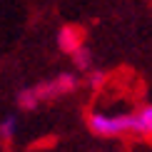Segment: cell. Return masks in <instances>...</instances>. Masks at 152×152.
I'll use <instances>...</instances> for the list:
<instances>
[{"instance_id":"cell-2","label":"cell","mask_w":152,"mask_h":152,"mask_svg":"<svg viewBox=\"0 0 152 152\" xmlns=\"http://www.w3.org/2000/svg\"><path fill=\"white\" fill-rule=\"evenodd\" d=\"M132 115H135V135L150 137V132H152V107L142 105L140 110L132 112Z\"/></svg>"},{"instance_id":"cell-3","label":"cell","mask_w":152,"mask_h":152,"mask_svg":"<svg viewBox=\"0 0 152 152\" xmlns=\"http://www.w3.org/2000/svg\"><path fill=\"white\" fill-rule=\"evenodd\" d=\"M60 45H62V50H70V53H75V50L80 48V40L75 37V30L72 28H65L60 33Z\"/></svg>"},{"instance_id":"cell-4","label":"cell","mask_w":152,"mask_h":152,"mask_svg":"<svg viewBox=\"0 0 152 152\" xmlns=\"http://www.w3.org/2000/svg\"><path fill=\"white\" fill-rule=\"evenodd\" d=\"M15 127H18V117L8 115L0 122V135H3V140H12V137H15Z\"/></svg>"},{"instance_id":"cell-1","label":"cell","mask_w":152,"mask_h":152,"mask_svg":"<svg viewBox=\"0 0 152 152\" xmlns=\"http://www.w3.org/2000/svg\"><path fill=\"white\" fill-rule=\"evenodd\" d=\"M87 125L100 137H120L132 132L135 135V115H105V112H90Z\"/></svg>"}]
</instances>
